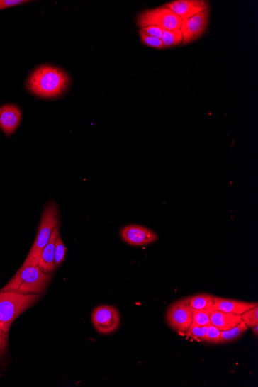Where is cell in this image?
I'll list each match as a JSON object with an SVG mask.
<instances>
[{
  "mask_svg": "<svg viewBox=\"0 0 258 387\" xmlns=\"http://www.w3.org/2000/svg\"><path fill=\"white\" fill-rule=\"evenodd\" d=\"M161 40L164 48L179 46L183 44L184 37L181 30H167L163 31Z\"/></svg>",
  "mask_w": 258,
  "mask_h": 387,
  "instance_id": "e0dca14e",
  "label": "cell"
},
{
  "mask_svg": "<svg viewBox=\"0 0 258 387\" xmlns=\"http://www.w3.org/2000/svg\"><path fill=\"white\" fill-rule=\"evenodd\" d=\"M242 322V315L213 310L211 315V324L220 332L234 328Z\"/></svg>",
  "mask_w": 258,
  "mask_h": 387,
  "instance_id": "5bb4252c",
  "label": "cell"
},
{
  "mask_svg": "<svg viewBox=\"0 0 258 387\" xmlns=\"http://www.w3.org/2000/svg\"><path fill=\"white\" fill-rule=\"evenodd\" d=\"M8 334L9 333L0 330V358L5 354L8 346Z\"/></svg>",
  "mask_w": 258,
  "mask_h": 387,
  "instance_id": "d4e9b609",
  "label": "cell"
},
{
  "mask_svg": "<svg viewBox=\"0 0 258 387\" xmlns=\"http://www.w3.org/2000/svg\"><path fill=\"white\" fill-rule=\"evenodd\" d=\"M242 322L248 328L258 325V306L249 309L242 315Z\"/></svg>",
  "mask_w": 258,
  "mask_h": 387,
  "instance_id": "44dd1931",
  "label": "cell"
},
{
  "mask_svg": "<svg viewBox=\"0 0 258 387\" xmlns=\"http://www.w3.org/2000/svg\"><path fill=\"white\" fill-rule=\"evenodd\" d=\"M208 329V326H191V328L188 330L185 335L194 340L203 341Z\"/></svg>",
  "mask_w": 258,
  "mask_h": 387,
  "instance_id": "7402d4cb",
  "label": "cell"
},
{
  "mask_svg": "<svg viewBox=\"0 0 258 387\" xmlns=\"http://www.w3.org/2000/svg\"><path fill=\"white\" fill-rule=\"evenodd\" d=\"M214 310L213 308L206 310L193 311V322L191 326H208L211 325V315Z\"/></svg>",
  "mask_w": 258,
  "mask_h": 387,
  "instance_id": "ac0fdd59",
  "label": "cell"
},
{
  "mask_svg": "<svg viewBox=\"0 0 258 387\" xmlns=\"http://www.w3.org/2000/svg\"><path fill=\"white\" fill-rule=\"evenodd\" d=\"M183 20L179 16L163 6L151 9L138 15L136 23L141 29L157 27L167 30H180Z\"/></svg>",
  "mask_w": 258,
  "mask_h": 387,
  "instance_id": "5b68a950",
  "label": "cell"
},
{
  "mask_svg": "<svg viewBox=\"0 0 258 387\" xmlns=\"http://www.w3.org/2000/svg\"><path fill=\"white\" fill-rule=\"evenodd\" d=\"M247 330H248V327L242 322L234 327V328L227 331H221L220 343L228 344L233 342L242 337Z\"/></svg>",
  "mask_w": 258,
  "mask_h": 387,
  "instance_id": "2e32d148",
  "label": "cell"
},
{
  "mask_svg": "<svg viewBox=\"0 0 258 387\" xmlns=\"http://www.w3.org/2000/svg\"><path fill=\"white\" fill-rule=\"evenodd\" d=\"M252 331L254 333L255 337H257V335H258V325L254 327V328H252Z\"/></svg>",
  "mask_w": 258,
  "mask_h": 387,
  "instance_id": "4316f807",
  "label": "cell"
},
{
  "mask_svg": "<svg viewBox=\"0 0 258 387\" xmlns=\"http://www.w3.org/2000/svg\"><path fill=\"white\" fill-rule=\"evenodd\" d=\"M29 3L30 1H28V0H0V11L5 10V9Z\"/></svg>",
  "mask_w": 258,
  "mask_h": 387,
  "instance_id": "cb8c5ba5",
  "label": "cell"
},
{
  "mask_svg": "<svg viewBox=\"0 0 258 387\" xmlns=\"http://www.w3.org/2000/svg\"><path fill=\"white\" fill-rule=\"evenodd\" d=\"M182 20L209 10L208 2L203 0H176L164 5Z\"/></svg>",
  "mask_w": 258,
  "mask_h": 387,
  "instance_id": "30bf717a",
  "label": "cell"
},
{
  "mask_svg": "<svg viewBox=\"0 0 258 387\" xmlns=\"http://www.w3.org/2000/svg\"><path fill=\"white\" fill-rule=\"evenodd\" d=\"M51 279L50 273L42 271L38 265L17 271L13 279L0 291L22 295L43 294Z\"/></svg>",
  "mask_w": 258,
  "mask_h": 387,
  "instance_id": "7a4b0ae2",
  "label": "cell"
},
{
  "mask_svg": "<svg viewBox=\"0 0 258 387\" xmlns=\"http://www.w3.org/2000/svg\"><path fill=\"white\" fill-rule=\"evenodd\" d=\"M60 228L56 227L51 235L50 242L42 252L38 267L45 273L52 272L55 269V240L60 236Z\"/></svg>",
  "mask_w": 258,
  "mask_h": 387,
  "instance_id": "4fadbf2b",
  "label": "cell"
},
{
  "mask_svg": "<svg viewBox=\"0 0 258 387\" xmlns=\"http://www.w3.org/2000/svg\"><path fill=\"white\" fill-rule=\"evenodd\" d=\"M59 225V212L57 204L49 202L42 214L41 220L38 228V235L30 252L18 271L29 266H38L42 252L50 242L51 235Z\"/></svg>",
  "mask_w": 258,
  "mask_h": 387,
  "instance_id": "3957f363",
  "label": "cell"
},
{
  "mask_svg": "<svg viewBox=\"0 0 258 387\" xmlns=\"http://www.w3.org/2000/svg\"><path fill=\"white\" fill-rule=\"evenodd\" d=\"M124 242L130 246L141 247L157 242L158 236L152 230L140 225H128L121 230Z\"/></svg>",
  "mask_w": 258,
  "mask_h": 387,
  "instance_id": "9c48e42d",
  "label": "cell"
},
{
  "mask_svg": "<svg viewBox=\"0 0 258 387\" xmlns=\"http://www.w3.org/2000/svg\"><path fill=\"white\" fill-rule=\"evenodd\" d=\"M190 298L178 300L172 304L167 313V322L172 329L186 334L193 322V310L189 305Z\"/></svg>",
  "mask_w": 258,
  "mask_h": 387,
  "instance_id": "8992f818",
  "label": "cell"
},
{
  "mask_svg": "<svg viewBox=\"0 0 258 387\" xmlns=\"http://www.w3.org/2000/svg\"><path fill=\"white\" fill-rule=\"evenodd\" d=\"M258 306L257 303L214 297L213 309L228 313L242 315L249 309Z\"/></svg>",
  "mask_w": 258,
  "mask_h": 387,
  "instance_id": "7c38bea8",
  "label": "cell"
},
{
  "mask_svg": "<svg viewBox=\"0 0 258 387\" xmlns=\"http://www.w3.org/2000/svg\"><path fill=\"white\" fill-rule=\"evenodd\" d=\"M142 31H144L146 34H148V35L160 38H162L163 31L164 30L157 28V27H147L141 29Z\"/></svg>",
  "mask_w": 258,
  "mask_h": 387,
  "instance_id": "484cf974",
  "label": "cell"
},
{
  "mask_svg": "<svg viewBox=\"0 0 258 387\" xmlns=\"http://www.w3.org/2000/svg\"><path fill=\"white\" fill-rule=\"evenodd\" d=\"M94 328L101 334L114 332L120 325V317L118 309L111 305H100L94 308L91 315Z\"/></svg>",
  "mask_w": 258,
  "mask_h": 387,
  "instance_id": "52a82bcc",
  "label": "cell"
},
{
  "mask_svg": "<svg viewBox=\"0 0 258 387\" xmlns=\"http://www.w3.org/2000/svg\"><path fill=\"white\" fill-rule=\"evenodd\" d=\"M70 84V77L62 69L42 65L36 69L27 82L30 92L43 99H54L62 96Z\"/></svg>",
  "mask_w": 258,
  "mask_h": 387,
  "instance_id": "6da1fadb",
  "label": "cell"
},
{
  "mask_svg": "<svg viewBox=\"0 0 258 387\" xmlns=\"http://www.w3.org/2000/svg\"><path fill=\"white\" fill-rule=\"evenodd\" d=\"M140 37L142 44L145 46L158 50L164 49V45L160 38L150 36L142 30H140Z\"/></svg>",
  "mask_w": 258,
  "mask_h": 387,
  "instance_id": "ffe728a7",
  "label": "cell"
},
{
  "mask_svg": "<svg viewBox=\"0 0 258 387\" xmlns=\"http://www.w3.org/2000/svg\"><path fill=\"white\" fill-rule=\"evenodd\" d=\"M40 295H22L0 291V330L9 333L17 317L28 310L39 299Z\"/></svg>",
  "mask_w": 258,
  "mask_h": 387,
  "instance_id": "277c9868",
  "label": "cell"
},
{
  "mask_svg": "<svg viewBox=\"0 0 258 387\" xmlns=\"http://www.w3.org/2000/svg\"><path fill=\"white\" fill-rule=\"evenodd\" d=\"M214 296L210 294H198L190 298V305L193 311L206 310L213 308Z\"/></svg>",
  "mask_w": 258,
  "mask_h": 387,
  "instance_id": "9a60e30c",
  "label": "cell"
},
{
  "mask_svg": "<svg viewBox=\"0 0 258 387\" xmlns=\"http://www.w3.org/2000/svg\"><path fill=\"white\" fill-rule=\"evenodd\" d=\"M220 331L213 325H209L203 342L216 345L220 343Z\"/></svg>",
  "mask_w": 258,
  "mask_h": 387,
  "instance_id": "603a6c76",
  "label": "cell"
},
{
  "mask_svg": "<svg viewBox=\"0 0 258 387\" xmlns=\"http://www.w3.org/2000/svg\"><path fill=\"white\" fill-rule=\"evenodd\" d=\"M67 248L61 237L58 236L55 246V268L62 264L64 260Z\"/></svg>",
  "mask_w": 258,
  "mask_h": 387,
  "instance_id": "d6986e66",
  "label": "cell"
},
{
  "mask_svg": "<svg viewBox=\"0 0 258 387\" xmlns=\"http://www.w3.org/2000/svg\"><path fill=\"white\" fill-rule=\"evenodd\" d=\"M22 113L18 106L5 105L0 107V128L6 136L12 135L19 127Z\"/></svg>",
  "mask_w": 258,
  "mask_h": 387,
  "instance_id": "8fae6325",
  "label": "cell"
},
{
  "mask_svg": "<svg viewBox=\"0 0 258 387\" xmlns=\"http://www.w3.org/2000/svg\"><path fill=\"white\" fill-rule=\"evenodd\" d=\"M209 14L208 10L195 15L191 18L183 20L181 29H180L184 37L183 45L190 44L203 35L208 28Z\"/></svg>",
  "mask_w": 258,
  "mask_h": 387,
  "instance_id": "ba28073f",
  "label": "cell"
}]
</instances>
